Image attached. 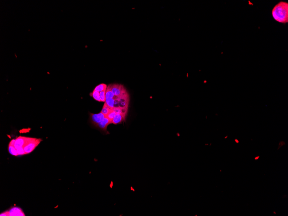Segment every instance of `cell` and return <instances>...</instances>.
<instances>
[{
	"label": "cell",
	"instance_id": "obj_10",
	"mask_svg": "<svg viewBox=\"0 0 288 216\" xmlns=\"http://www.w3.org/2000/svg\"><path fill=\"white\" fill-rule=\"evenodd\" d=\"M114 97L115 95L112 91V85H109L106 90V94H105L106 99L114 98Z\"/></svg>",
	"mask_w": 288,
	"mask_h": 216
},
{
	"label": "cell",
	"instance_id": "obj_2",
	"mask_svg": "<svg viewBox=\"0 0 288 216\" xmlns=\"http://www.w3.org/2000/svg\"><path fill=\"white\" fill-rule=\"evenodd\" d=\"M114 99V107H119L125 110H128L129 101V96L126 90L120 96H115Z\"/></svg>",
	"mask_w": 288,
	"mask_h": 216
},
{
	"label": "cell",
	"instance_id": "obj_1",
	"mask_svg": "<svg viewBox=\"0 0 288 216\" xmlns=\"http://www.w3.org/2000/svg\"><path fill=\"white\" fill-rule=\"evenodd\" d=\"M272 14L276 21L282 23H288V2L282 1L279 2L273 8Z\"/></svg>",
	"mask_w": 288,
	"mask_h": 216
},
{
	"label": "cell",
	"instance_id": "obj_24",
	"mask_svg": "<svg viewBox=\"0 0 288 216\" xmlns=\"http://www.w3.org/2000/svg\"><path fill=\"white\" fill-rule=\"evenodd\" d=\"M227 137H228V136H226V137H225V139H226V138H227Z\"/></svg>",
	"mask_w": 288,
	"mask_h": 216
},
{
	"label": "cell",
	"instance_id": "obj_17",
	"mask_svg": "<svg viewBox=\"0 0 288 216\" xmlns=\"http://www.w3.org/2000/svg\"><path fill=\"white\" fill-rule=\"evenodd\" d=\"M105 94H106V91H102L101 92H100V98L101 102H105L106 101Z\"/></svg>",
	"mask_w": 288,
	"mask_h": 216
},
{
	"label": "cell",
	"instance_id": "obj_5",
	"mask_svg": "<svg viewBox=\"0 0 288 216\" xmlns=\"http://www.w3.org/2000/svg\"><path fill=\"white\" fill-rule=\"evenodd\" d=\"M89 114L90 121L92 125L94 126L101 122L105 117V115L102 112L96 114L90 113Z\"/></svg>",
	"mask_w": 288,
	"mask_h": 216
},
{
	"label": "cell",
	"instance_id": "obj_8",
	"mask_svg": "<svg viewBox=\"0 0 288 216\" xmlns=\"http://www.w3.org/2000/svg\"><path fill=\"white\" fill-rule=\"evenodd\" d=\"M8 211L9 216H25V214L23 212V210L19 207H13Z\"/></svg>",
	"mask_w": 288,
	"mask_h": 216
},
{
	"label": "cell",
	"instance_id": "obj_6",
	"mask_svg": "<svg viewBox=\"0 0 288 216\" xmlns=\"http://www.w3.org/2000/svg\"><path fill=\"white\" fill-rule=\"evenodd\" d=\"M112 123V122L107 117H105L104 119L101 122L99 123L97 125H95L96 127H97L98 128L100 129V130H102L103 131L105 132H106V133H108L107 131V127H108V125H109L110 124Z\"/></svg>",
	"mask_w": 288,
	"mask_h": 216
},
{
	"label": "cell",
	"instance_id": "obj_18",
	"mask_svg": "<svg viewBox=\"0 0 288 216\" xmlns=\"http://www.w3.org/2000/svg\"><path fill=\"white\" fill-rule=\"evenodd\" d=\"M17 151L18 156H21L26 154V152H25L24 148L23 147L18 148V149H17Z\"/></svg>",
	"mask_w": 288,
	"mask_h": 216
},
{
	"label": "cell",
	"instance_id": "obj_12",
	"mask_svg": "<svg viewBox=\"0 0 288 216\" xmlns=\"http://www.w3.org/2000/svg\"><path fill=\"white\" fill-rule=\"evenodd\" d=\"M107 89V85L104 83H102L96 86L94 90L100 92L102 91H106Z\"/></svg>",
	"mask_w": 288,
	"mask_h": 216
},
{
	"label": "cell",
	"instance_id": "obj_23",
	"mask_svg": "<svg viewBox=\"0 0 288 216\" xmlns=\"http://www.w3.org/2000/svg\"><path fill=\"white\" fill-rule=\"evenodd\" d=\"M235 143L237 144L239 143V141L238 140V139H235Z\"/></svg>",
	"mask_w": 288,
	"mask_h": 216
},
{
	"label": "cell",
	"instance_id": "obj_16",
	"mask_svg": "<svg viewBox=\"0 0 288 216\" xmlns=\"http://www.w3.org/2000/svg\"><path fill=\"white\" fill-rule=\"evenodd\" d=\"M117 114V113L114 110H111V112H110L108 114V115H107L106 117H108L110 120L111 122H112L113 119H114V117L115 116V115Z\"/></svg>",
	"mask_w": 288,
	"mask_h": 216
},
{
	"label": "cell",
	"instance_id": "obj_22",
	"mask_svg": "<svg viewBox=\"0 0 288 216\" xmlns=\"http://www.w3.org/2000/svg\"><path fill=\"white\" fill-rule=\"evenodd\" d=\"M259 158L260 156H257V157H255V160H258V159Z\"/></svg>",
	"mask_w": 288,
	"mask_h": 216
},
{
	"label": "cell",
	"instance_id": "obj_15",
	"mask_svg": "<svg viewBox=\"0 0 288 216\" xmlns=\"http://www.w3.org/2000/svg\"><path fill=\"white\" fill-rule=\"evenodd\" d=\"M108 105V106L112 110H113L114 108V98H109L106 99V101L105 102Z\"/></svg>",
	"mask_w": 288,
	"mask_h": 216
},
{
	"label": "cell",
	"instance_id": "obj_25",
	"mask_svg": "<svg viewBox=\"0 0 288 216\" xmlns=\"http://www.w3.org/2000/svg\"><path fill=\"white\" fill-rule=\"evenodd\" d=\"M274 213H275V214H276V212H274Z\"/></svg>",
	"mask_w": 288,
	"mask_h": 216
},
{
	"label": "cell",
	"instance_id": "obj_20",
	"mask_svg": "<svg viewBox=\"0 0 288 216\" xmlns=\"http://www.w3.org/2000/svg\"><path fill=\"white\" fill-rule=\"evenodd\" d=\"M0 216H9V214H8V211H5V212H4V213H1V214H0Z\"/></svg>",
	"mask_w": 288,
	"mask_h": 216
},
{
	"label": "cell",
	"instance_id": "obj_21",
	"mask_svg": "<svg viewBox=\"0 0 288 216\" xmlns=\"http://www.w3.org/2000/svg\"><path fill=\"white\" fill-rule=\"evenodd\" d=\"M15 139H12V140L10 142L9 145L14 146V144H15Z\"/></svg>",
	"mask_w": 288,
	"mask_h": 216
},
{
	"label": "cell",
	"instance_id": "obj_4",
	"mask_svg": "<svg viewBox=\"0 0 288 216\" xmlns=\"http://www.w3.org/2000/svg\"><path fill=\"white\" fill-rule=\"evenodd\" d=\"M32 138L20 136L15 139V142L14 146L16 149H18L22 147H24L26 144L29 142Z\"/></svg>",
	"mask_w": 288,
	"mask_h": 216
},
{
	"label": "cell",
	"instance_id": "obj_3",
	"mask_svg": "<svg viewBox=\"0 0 288 216\" xmlns=\"http://www.w3.org/2000/svg\"><path fill=\"white\" fill-rule=\"evenodd\" d=\"M42 139H41L32 138V139L26 144L23 147L26 154H28L32 152L35 150V148L38 146L40 143L41 142Z\"/></svg>",
	"mask_w": 288,
	"mask_h": 216
},
{
	"label": "cell",
	"instance_id": "obj_7",
	"mask_svg": "<svg viewBox=\"0 0 288 216\" xmlns=\"http://www.w3.org/2000/svg\"><path fill=\"white\" fill-rule=\"evenodd\" d=\"M126 91V89L123 85L120 84L112 85V91L116 96H120Z\"/></svg>",
	"mask_w": 288,
	"mask_h": 216
},
{
	"label": "cell",
	"instance_id": "obj_19",
	"mask_svg": "<svg viewBox=\"0 0 288 216\" xmlns=\"http://www.w3.org/2000/svg\"><path fill=\"white\" fill-rule=\"evenodd\" d=\"M285 145V143L284 141H280L279 142V147L278 148V150H279V148H280L281 147L283 146V145Z\"/></svg>",
	"mask_w": 288,
	"mask_h": 216
},
{
	"label": "cell",
	"instance_id": "obj_9",
	"mask_svg": "<svg viewBox=\"0 0 288 216\" xmlns=\"http://www.w3.org/2000/svg\"><path fill=\"white\" fill-rule=\"evenodd\" d=\"M126 115L121 113H117L115 117L113 119L112 123L116 124L121 123L123 121H124L126 118Z\"/></svg>",
	"mask_w": 288,
	"mask_h": 216
},
{
	"label": "cell",
	"instance_id": "obj_13",
	"mask_svg": "<svg viewBox=\"0 0 288 216\" xmlns=\"http://www.w3.org/2000/svg\"><path fill=\"white\" fill-rule=\"evenodd\" d=\"M112 110V109H111L108 106V105L105 102V104L104 105L103 107H102V109L101 112H102V113L104 114L105 115V116H106L107 115H108V113H109L110 112H111V110Z\"/></svg>",
	"mask_w": 288,
	"mask_h": 216
},
{
	"label": "cell",
	"instance_id": "obj_11",
	"mask_svg": "<svg viewBox=\"0 0 288 216\" xmlns=\"http://www.w3.org/2000/svg\"><path fill=\"white\" fill-rule=\"evenodd\" d=\"M90 95L93 97V98H94V99L96 101H99V102H101L100 98V92H99L94 90L92 92H91L90 94Z\"/></svg>",
	"mask_w": 288,
	"mask_h": 216
},
{
	"label": "cell",
	"instance_id": "obj_14",
	"mask_svg": "<svg viewBox=\"0 0 288 216\" xmlns=\"http://www.w3.org/2000/svg\"><path fill=\"white\" fill-rule=\"evenodd\" d=\"M8 151H9L10 154L12 155L15 156H18V154L17 151V149L14 147V146L9 145V146L8 148Z\"/></svg>",
	"mask_w": 288,
	"mask_h": 216
}]
</instances>
